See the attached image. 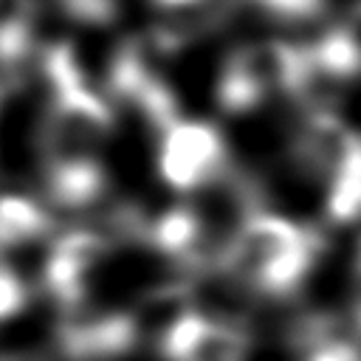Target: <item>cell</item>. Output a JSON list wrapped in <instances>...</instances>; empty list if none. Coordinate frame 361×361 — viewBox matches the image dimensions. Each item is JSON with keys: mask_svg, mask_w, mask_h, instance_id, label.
<instances>
[{"mask_svg": "<svg viewBox=\"0 0 361 361\" xmlns=\"http://www.w3.org/2000/svg\"><path fill=\"white\" fill-rule=\"evenodd\" d=\"M316 237L279 214H251L245 217L226 245L228 271L248 288L285 296L293 290L316 259Z\"/></svg>", "mask_w": 361, "mask_h": 361, "instance_id": "6da1fadb", "label": "cell"}, {"mask_svg": "<svg viewBox=\"0 0 361 361\" xmlns=\"http://www.w3.org/2000/svg\"><path fill=\"white\" fill-rule=\"evenodd\" d=\"M158 175L169 189L189 192L209 183L223 161L226 147L220 133L197 118H172L161 127L158 138Z\"/></svg>", "mask_w": 361, "mask_h": 361, "instance_id": "277c9868", "label": "cell"}, {"mask_svg": "<svg viewBox=\"0 0 361 361\" xmlns=\"http://www.w3.org/2000/svg\"><path fill=\"white\" fill-rule=\"evenodd\" d=\"M152 3H158V6H164V8H186V6H195V3H200V0H152Z\"/></svg>", "mask_w": 361, "mask_h": 361, "instance_id": "2e32d148", "label": "cell"}, {"mask_svg": "<svg viewBox=\"0 0 361 361\" xmlns=\"http://www.w3.org/2000/svg\"><path fill=\"white\" fill-rule=\"evenodd\" d=\"M135 338V322L127 316H96L71 324L65 344L79 358H113L124 353Z\"/></svg>", "mask_w": 361, "mask_h": 361, "instance_id": "52a82bcc", "label": "cell"}, {"mask_svg": "<svg viewBox=\"0 0 361 361\" xmlns=\"http://www.w3.org/2000/svg\"><path fill=\"white\" fill-rule=\"evenodd\" d=\"M25 305H28V290L23 279L0 262V322L14 319L17 313H23Z\"/></svg>", "mask_w": 361, "mask_h": 361, "instance_id": "8fae6325", "label": "cell"}, {"mask_svg": "<svg viewBox=\"0 0 361 361\" xmlns=\"http://www.w3.org/2000/svg\"><path fill=\"white\" fill-rule=\"evenodd\" d=\"M254 3H259L262 8L285 20H307L322 6V0H254Z\"/></svg>", "mask_w": 361, "mask_h": 361, "instance_id": "7c38bea8", "label": "cell"}, {"mask_svg": "<svg viewBox=\"0 0 361 361\" xmlns=\"http://www.w3.org/2000/svg\"><path fill=\"white\" fill-rule=\"evenodd\" d=\"M31 0H0V62H14L28 45Z\"/></svg>", "mask_w": 361, "mask_h": 361, "instance_id": "30bf717a", "label": "cell"}, {"mask_svg": "<svg viewBox=\"0 0 361 361\" xmlns=\"http://www.w3.org/2000/svg\"><path fill=\"white\" fill-rule=\"evenodd\" d=\"M107 254V243L93 231H71L45 259V288L65 305L85 299L93 274Z\"/></svg>", "mask_w": 361, "mask_h": 361, "instance_id": "8992f818", "label": "cell"}, {"mask_svg": "<svg viewBox=\"0 0 361 361\" xmlns=\"http://www.w3.org/2000/svg\"><path fill=\"white\" fill-rule=\"evenodd\" d=\"M299 161L324 189L330 217L361 214V135L333 113H313L296 141Z\"/></svg>", "mask_w": 361, "mask_h": 361, "instance_id": "7a4b0ae2", "label": "cell"}, {"mask_svg": "<svg viewBox=\"0 0 361 361\" xmlns=\"http://www.w3.org/2000/svg\"><path fill=\"white\" fill-rule=\"evenodd\" d=\"M197 217L189 209H172L152 226V240L161 251L186 257L197 245Z\"/></svg>", "mask_w": 361, "mask_h": 361, "instance_id": "9c48e42d", "label": "cell"}, {"mask_svg": "<svg viewBox=\"0 0 361 361\" xmlns=\"http://www.w3.org/2000/svg\"><path fill=\"white\" fill-rule=\"evenodd\" d=\"M158 341L169 361H240L245 350V336L234 324L186 307L166 319Z\"/></svg>", "mask_w": 361, "mask_h": 361, "instance_id": "5b68a950", "label": "cell"}, {"mask_svg": "<svg viewBox=\"0 0 361 361\" xmlns=\"http://www.w3.org/2000/svg\"><path fill=\"white\" fill-rule=\"evenodd\" d=\"M0 361H20V358H0Z\"/></svg>", "mask_w": 361, "mask_h": 361, "instance_id": "e0dca14e", "label": "cell"}, {"mask_svg": "<svg viewBox=\"0 0 361 361\" xmlns=\"http://www.w3.org/2000/svg\"><path fill=\"white\" fill-rule=\"evenodd\" d=\"M305 79V51L288 42H251L237 48L217 85V99L226 110H251L274 93H299Z\"/></svg>", "mask_w": 361, "mask_h": 361, "instance_id": "3957f363", "label": "cell"}, {"mask_svg": "<svg viewBox=\"0 0 361 361\" xmlns=\"http://www.w3.org/2000/svg\"><path fill=\"white\" fill-rule=\"evenodd\" d=\"M48 214L23 195H0V259L42 240Z\"/></svg>", "mask_w": 361, "mask_h": 361, "instance_id": "ba28073f", "label": "cell"}, {"mask_svg": "<svg viewBox=\"0 0 361 361\" xmlns=\"http://www.w3.org/2000/svg\"><path fill=\"white\" fill-rule=\"evenodd\" d=\"M353 302H355V319L361 324V243L355 248V265H353Z\"/></svg>", "mask_w": 361, "mask_h": 361, "instance_id": "9a60e30c", "label": "cell"}, {"mask_svg": "<svg viewBox=\"0 0 361 361\" xmlns=\"http://www.w3.org/2000/svg\"><path fill=\"white\" fill-rule=\"evenodd\" d=\"M341 34H344V39H347V45H350V51H353L358 68H361V3H358V8L353 11V17L341 25Z\"/></svg>", "mask_w": 361, "mask_h": 361, "instance_id": "5bb4252c", "label": "cell"}, {"mask_svg": "<svg viewBox=\"0 0 361 361\" xmlns=\"http://www.w3.org/2000/svg\"><path fill=\"white\" fill-rule=\"evenodd\" d=\"M305 361H361V355L347 341H327V344L316 347Z\"/></svg>", "mask_w": 361, "mask_h": 361, "instance_id": "4fadbf2b", "label": "cell"}]
</instances>
